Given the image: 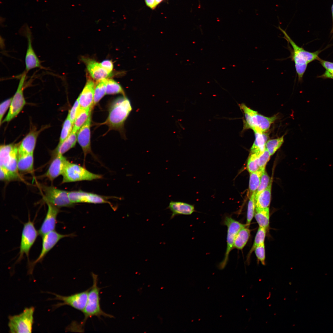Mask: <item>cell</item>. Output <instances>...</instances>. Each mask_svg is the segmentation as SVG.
Masks as SVG:
<instances>
[{
  "label": "cell",
  "instance_id": "obj_1",
  "mask_svg": "<svg viewBox=\"0 0 333 333\" xmlns=\"http://www.w3.org/2000/svg\"><path fill=\"white\" fill-rule=\"evenodd\" d=\"M93 284L90 287L88 294L86 304L82 312L84 314V319L79 323H73L71 324L67 328L70 331L82 332L84 330V325L87 320L89 318L96 316L101 319L102 316L110 318L114 316L104 312L101 309L100 304V291L101 288L98 286V276L92 273Z\"/></svg>",
  "mask_w": 333,
  "mask_h": 333
},
{
  "label": "cell",
  "instance_id": "obj_2",
  "mask_svg": "<svg viewBox=\"0 0 333 333\" xmlns=\"http://www.w3.org/2000/svg\"><path fill=\"white\" fill-rule=\"evenodd\" d=\"M278 28L283 34L284 38L291 47L288 46L290 53L289 58L294 62L298 80L299 81H301L308 64L314 60H318L320 58L319 55L322 51L319 50L310 52L298 46L289 36L286 31L282 29L279 25Z\"/></svg>",
  "mask_w": 333,
  "mask_h": 333
},
{
  "label": "cell",
  "instance_id": "obj_3",
  "mask_svg": "<svg viewBox=\"0 0 333 333\" xmlns=\"http://www.w3.org/2000/svg\"><path fill=\"white\" fill-rule=\"evenodd\" d=\"M132 109L130 102L125 96L118 97L111 104L104 123L111 130L122 131L125 122Z\"/></svg>",
  "mask_w": 333,
  "mask_h": 333
},
{
  "label": "cell",
  "instance_id": "obj_4",
  "mask_svg": "<svg viewBox=\"0 0 333 333\" xmlns=\"http://www.w3.org/2000/svg\"><path fill=\"white\" fill-rule=\"evenodd\" d=\"M239 107L245 115L244 129H251L254 133L266 132L277 118V115L271 117L263 116L243 103L240 104Z\"/></svg>",
  "mask_w": 333,
  "mask_h": 333
},
{
  "label": "cell",
  "instance_id": "obj_5",
  "mask_svg": "<svg viewBox=\"0 0 333 333\" xmlns=\"http://www.w3.org/2000/svg\"><path fill=\"white\" fill-rule=\"evenodd\" d=\"M33 307L25 308L20 314L8 317L10 333H31L33 323Z\"/></svg>",
  "mask_w": 333,
  "mask_h": 333
},
{
  "label": "cell",
  "instance_id": "obj_6",
  "mask_svg": "<svg viewBox=\"0 0 333 333\" xmlns=\"http://www.w3.org/2000/svg\"><path fill=\"white\" fill-rule=\"evenodd\" d=\"M62 183L91 181L102 178L101 175L91 172L84 167L68 161L62 174Z\"/></svg>",
  "mask_w": 333,
  "mask_h": 333
},
{
  "label": "cell",
  "instance_id": "obj_7",
  "mask_svg": "<svg viewBox=\"0 0 333 333\" xmlns=\"http://www.w3.org/2000/svg\"><path fill=\"white\" fill-rule=\"evenodd\" d=\"M39 234L34 223L29 217L28 221L24 224L22 231L19 251L17 262H20L25 255L29 260L30 249Z\"/></svg>",
  "mask_w": 333,
  "mask_h": 333
},
{
  "label": "cell",
  "instance_id": "obj_8",
  "mask_svg": "<svg viewBox=\"0 0 333 333\" xmlns=\"http://www.w3.org/2000/svg\"><path fill=\"white\" fill-rule=\"evenodd\" d=\"M223 223L227 227V247L224 258L218 266L220 269H223L228 263L229 254L233 249L234 240L237 233L241 228L246 226V224H242L228 216L225 217Z\"/></svg>",
  "mask_w": 333,
  "mask_h": 333
},
{
  "label": "cell",
  "instance_id": "obj_9",
  "mask_svg": "<svg viewBox=\"0 0 333 333\" xmlns=\"http://www.w3.org/2000/svg\"><path fill=\"white\" fill-rule=\"evenodd\" d=\"M74 235L73 233L63 234L54 230L43 236H42V246L41 252L37 258L29 264V273H32L35 265L42 261L47 253L61 239L66 237L74 236Z\"/></svg>",
  "mask_w": 333,
  "mask_h": 333
},
{
  "label": "cell",
  "instance_id": "obj_10",
  "mask_svg": "<svg viewBox=\"0 0 333 333\" xmlns=\"http://www.w3.org/2000/svg\"><path fill=\"white\" fill-rule=\"evenodd\" d=\"M44 193V199L45 203L50 204L59 208L71 207L74 204L70 201L68 191L59 189L53 186H43Z\"/></svg>",
  "mask_w": 333,
  "mask_h": 333
},
{
  "label": "cell",
  "instance_id": "obj_11",
  "mask_svg": "<svg viewBox=\"0 0 333 333\" xmlns=\"http://www.w3.org/2000/svg\"><path fill=\"white\" fill-rule=\"evenodd\" d=\"M25 72L20 79L18 87L12 100L7 114L2 123L8 122L15 117L21 111L26 104L23 93L24 84L26 77Z\"/></svg>",
  "mask_w": 333,
  "mask_h": 333
},
{
  "label": "cell",
  "instance_id": "obj_12",
  "mask_svg": "<svg viewBox=\"0 0 333 333\" xmlns=\"http://www.w3.org/2000/svg\"><path fill=\"white\" fill-rule=\"evenodd\" d=\"M90 289V287L84 291L68 296H62L52 293H49L55 296V298L51 300H57L62 302L55 305L56 308L64 305H68L82 312L86 304Z\"/></svg>",
  "mask_w": 333,
  "mask_h": 333
},
{
  "label": "cell",
  "instance_id": "obj_13",
  "mask_svg": "<svg viewBox=\"0 0 333 333\" xmlns=\"http://www.w3.org/2000/svg\"><path fill=\"white\" fill-rule=\"evenodd\" d=\"M68 194L70 201L74 204L87 203L95 204L108 203L111 204L105 197L94 193L80 190L68 191Z\"/></svg>",
  "mask_w": 333,
  "mask_h": 333
},
{
  "label": "cell",
  "instance_id": "obj_14",
  "mask_svg": "<svg viewBox=\"0 0 333 333\" xmlns=\"http://www.w3.org/2000/svg\"><path fill=\"white\" fill-rule=\"evenodd\" d=\"M47 210L44 219L38 231L41 236L54 231L57 222V217L60 212V208L50 204H47Z\"/></svg>",
  "mask_w": 333,
  "mask_h": 333
},
{
  "label": "cell",
  "instance_id": "obj_15",
  "mask_svg": "<svg viewBox=\"0 0 333 333\" xmlns=\"http://www.w3.org/2000/svg\"><path fill=\"white\" fill-rule=\"evenodd\" d=\"M91 113L85 122L78 130L77 140L83 152L84 158L87 155L92 153L90 142Z\"/></svg>",
  "mask_w": 333,
  "mask_h": 333
},
{
  "label": "cell",
  "instance_id": "obj_16",
  "mask_svg": "<svg viewBox=\"0 0 333 333\" xmlns=\"http://www.w3.org/2000/svg\"><path fill=\"white\" fill-rule=\"evenodd\" d=\"M26 36L27 46L25 57V71L26 73L31 70L35 68L44 69L41 64V61L37 56L32 44L31 35L29 30L27 29Z\"/></svg>",
  "mask_w": 333,
  "mask_h": 333
},
{
  "label": "cell",
  "instance_id": "obj_17",
  "mask_svg": "<svg viewBox=\"0 0 333 333\" xmlns=\"http://www.w3.org/2000/svg\"><path fill=\"white\" fill-rule=\"evenodd\" d=\"M95 84L92 80L88 79L82 92L77 98L80 107L92 109L93 105Z\"/></svg>",
  "mask_w": 333,
  "mask_h": 333
},
{
  "label": "cell",
  "instance_id": "obj_18",
  "mask_svg": "<svg viewBox=\"0 0 333 333\" xmlns=\"http://www.w3.org/2000/svg\"><path fill=\"white\" fill-rule=\"evenodd\" d=\"M68 161L63 155H55L44 176L51 181L54 180L62 175Z\"/></svg>",
  "mask_w": 333,
  "mask_h": 333
},
{
  "label": "cell",
  "instance_id": "obj_19",
  "mask_svg": "<svg viewBox=\"0 0 333 333\" xmlns=\"http://www.w3.org/2000/svg\"><path fill=\"white\" fill-rule=\"evenodd\" d=\"M42 130L31 131L18 147V155L33 154L37 137Z\"/></svg>",
  "mask_w": 333,
  "mask_h": 333
},
{
  "label": "cell",
  "instance_id": "obj_20",
  "mask_svg": "<svg viewBox=\"0 0 333 333\" xmlns=\"http://www.w3.org/2000/svg\"><path fill=\"white\" fill-rule=\"evenodd\" d=\"M92 77L97 81L106 79L110 74L105 70L100 63L89 58L82 59Z\"/></svg>",
  "mask_w": 333,
  "mask_h": 333
},
{
  "label": "cell",
  "instance_id": "obj_21",
  "mask_svg": "<svg viewBox=\"0 0 333 333\" xmlns=\"http://www.w3.org/2000/svg\"><path fill=\"white\" fill-rule=\"evenodd\" d=\"M166 208L172 212L171 219L179 215H191L195 211L193 205L180 201H171Z\"/></svg>",
  "mask_w": 333,
  "mask_h": 333
},
{
  "label": "cell",
  "instance_id": "obj_22",
  "mask_svg": "<svg viewBox=\"0 0 333 333\" xmlns=\"http://www.w3.org/2000/svg\"><path fill=\"white\" fill-rule=\"evenodd\" d=\"M272 181V179L266 188L255 197V208L263 209L269 208L271 199Z\"/></svg>",
  "mask_w": 333,
  "mask_h": 333
},
{
  "label": "cell",
  "instance_id": "obj_23",
  "mask_svg": "<svg viewBox=\"0 0 333 333\" xmlns=\"http://www.w3.org/2000/svg\"><path fill=\"white\" fill-rule=\"evenodd\" d=\"M255 140L250 149V153H255L259 156L265 149L268 134L266 132H255Z\"/></svg>",
  "mask_w": 333,
  "mask_h": 333
},
{
  "label": "cell",
  "instance_id": "obj_24",
  "mask_svg": "<svg viewBox=\"0 0 333 333\" xmlns=\"http://www.w3.org/2000/svg\"><path fill=\"white\" fill-rule=\"evenodd\" d=\"M18 171L31 173L33 171V154L18 155Z\"/></svg>",
  "mask_w": 333,
  "mask_h": 333
},
{
  "label": "cell",
  "instance_id": "obj_25",
  "mask_svg": "<svg viewBox=\"0 0 333 333\" xmlns=\"http://www.w3.org/2000/svg\"><path fill=\"white\" fill-rule=\"evenodd\" d=\"M77 140L76 132L72 130L68 137L62 143L58 144L55 150V154L63 155L75 146Z\"/></svg>",
  "mask_w": 333,
  "mask_h": 333
},
{
  "label": "cell",
  "instance_id": "obj_26",
  "mask_svg": "<svg viewBox=\"0 0 333 333\" xmlns=\"http://www.w3.org/2000/svg\"><path fill=\"white\" fill-rule=\"evenodd\" d=\"M250 235L249 228L246 226L241 228L238 232L235 237L233 244V248L242 249L248 241Z\"/></svg>",
  "mask_w": 333,
  "mask_h": 333
},
{
  "label": "cell",
  "instance_id": "obj_27",
  "mask_svg": "<svg viewBox=\"0 0 333 333\" xmlns=\"http://www.w3.org/2000/svg\"><path fill=\"white\" fill-rule=\"evenodd\" d=\"M254 217L259 227L268 228L269 223V208L263 209H255Z\"/></svg>",
  "mask_w": 333,
  "mask_h": 333
},
{
  "label": "cell",
  "instance_id": "obj_28",
  "mask_svg": "<svg viewBox=\"0 0 333 333\" xmlns=\"http://www.w3.org/2000/svg\"><path fill=\"white\" fill-rule=\"evenodd\" d=\"M18 146L14 144L1 145L0 166L4 167L13 153L18 149Z\"/></svg>",
  "mask_w": 333,
  "mask_h": 333
},
{
  "label": "cell",
  "instance_id": "obj_29",
  "mask_svg": "<svg viewBox=\"0 0 333 333\" xmlns=\"http://www.w3.org/2000/svg\"><path fill=\"white\" fill-rule=\"evenodd\" d=\"M91 109H84L79 108L73 124L72 130L76 132L87 120Z\"/></svg>",
  "mask_w": 333,
  "mask_h": 333
},
{
  "label": "cell",
  "instance_id": "obj_30",
  "mask_svg": "<svg viewBox=\"0 0 333 333\" xmlns=\"http://www.w3.org/2000/svg\"><path fill=\"white\" fill-rule=\"evenodd\" d=\"M265 170V169L259 168L257 171L250 173L249 188L251 195L257 189L260 184L261 175Z\"/></svg>",
  "mask_w": 333,
  "mask_h": 333
},
{
  "label": "cell",
  "instance_id": "obj_31",
  "mask_svg": "<svg viewBox=\"0 0 333 333\" xmlns=\"http://www.w3.org/2000/svg\"><path fill=\"white\" fill-rule=\"evenodd\" d=\"M266 230L264 228L259 227L256 234L254 240L251 248L249 251L247 257V262L249 263L250 258L252 252L256 247L259 245L264 243L266 234Z\"/></svg>",
  "mask_w": 333,
  "mask_h": 333
},
{
  "label": "cell",
  "instance_id": "obj_32",
  "mask_svg": "<svg viewBox=\"0 0 333 333\" xmlns=\"http://www.w3.org/2000/svg\"><path fill=\"white\" fill-rule=\"evenodd\" d=\"M121 94L125 96L123 88L117 82L112 79H107L106 84V94L113 95Z\"/></svg>",
  "mask_w": 333,
  "mask_h": 333
},
{
  "label": "cell",
  "instance_id": "obj_33",
  "mask_svg": "<svg viewBox=\"0 0 333 333\" xmlns=\"http://www.w3.org/2000/svg\"><path fill=\"white\" fill-rule=\"evenodd\" d=\"M107 78L98 81L95 88L93 105H96L106 94V84Z\"/></svg>",
  "mask_w": 333,
  "mask_h": 333
},
{
  "label": "cell",
  "instance_id": "obj_34",
  "mask_svg": "<svg viewBox=\"0 0 333 333\" xmlns=\"http://www.w3.org/2000/svg\"><path fill=\"white\" fill-rule=\"evenodd\" d=\"M283 142V136L278 138L269 140L266 142L265 148L270 155H272L280 148Z\"/></svg>",
  "mask_w": 333,
  "mask_h": 333
},
{
  "label": "cell",
  "instance_id": "obj_35",
  "mask_svg": "<svg viewBox=\"0 0 333 333\" xmlns=\"http://www.w3.org/2000/svg\"><path fill=\"white\" fill-rule=\"evenodd\" d=\"M255 192H254L250 195L248 203L246 224V226L248 228H249L254 215L255 209Z\"/></svg>",
  "mask_w": 333,
  "mask_h": 333
},
{
  "label": "cell",
  "instance_id": "obj_36",
  "mask_svg": "<svg viewBox=\"0 0 333 333\" xmlns=\"http://www.w3.org/2000/svg\"><path fill=\"white\" fill-rule=\"evenodd\" d=\"M73 125L68 115L63 125L58 144L62 143L70 134Z\"/></svg>",
  "mask_w": 333,
  "mask_h": 333
},
{
  "label": "cell",
  "instance_id": "obj_37",
  "mask_svg": "<svg viewBox=\"0 0 333 333\" xmlns=\"http://www.w3.org/2000/svg\"><path fill=\"white\" fill-rule=\"evenodd\" d=\"M318 60L326 69L324 73L318 77L324 79H333V62L324 60L320 58Z\"/></svg>",
  "mask_w": 333,
  "mask_h": 333
},
{
  "label": "cell",
  "instance_id": "obj_38",
  "mask_svg": "<svg viewBox=\"0 0 333 333\" xmlns=\"http://www.w3.org/2000/svg\"><path fill=\"white\" fill-rule=\"evenodd\" d=\"M258 156L256 154L250 153L247 164V169L250 173L255 171L259 168L258 164Z\"/></svg>",
  "mask_w": 333,
  "mask_h": 333
},
{
  "label": "cell",
  "instance_id": "obj_39",
  "mask_svg": "<svg viewBox=\"0 0 333 333\" xmlns=\"http://www.w3.org/2000/svg\"><path fill=\"white\" fill-rule=\"evenodd\" d=\"M271 180L265 170L263 171L261 176L260 185L255 192V197L261 192L265 190L268 186Z\"/></svg>",
  "mask_w": 333,
  "mask_h": 333
},
{
  "label": "cell",
  "instance_id": "obj_40",
  "mask_svg": "<svg viewBox=\"0 0 333 333\" xmlns=\"http://www.w3.org/2000/svg\"><path fill=\"white\" fill-rule=\"evenodd\" d=\"M254 251L258 261H260L263 265H265V256L264 243H262L257 246Z\"/></svg>",
  "mask_w": 333,
  "mask_h": 333
},
{
  "label": "cell",
  "instance_id": "obj_41",
  "mask_svg": "<svg viewBox=\"0 0 333 333\" xmlns=\"http://www.w3.org/2000/svg\"><path fill=\"white\" fill-rule=\"evenodd\" d=\"M270 155L265 148L263 153L258 157V164L259 168L265 169L267 162L269 161Z\"/></svg>",
  "mask_w": 333,
  "mask_h": 333
},
{
  "label": "cell",
  "instance_id": "obj_42",
  "mask_svg": "<svg viewBox=\"0 0 333 333\" xmlns=\"http://www.w3.org/2000/svg\"><path fill=\"white\" fill-rule=\"evenodd\" d=\"M0 179L1 180L5 181L17 179L5 168L1 166H0Z\"/></svg>",
  "mask_w": 333,
  "mask_h": 333
},
{
  "label": "cell",
  "instance_id": "obj_43",
  "mask_svg": "<svg viewBox=\"0 0 333 333\" xmlns=\"http://www.w3.org/2000/svg\"><path fill=\"white\" fill-rule=\"evenodd\" d=\"M12 97L7 99L2 102L0 105V124L1 125L2 119L7 109L10 107Z\"/></svg>",
  "mask_w": 333,
  "mask_h": 333
},
{
  "label": "cell",
  "instance_id": "obj_44",
  "mask_svg": "<svg viewBox=\"0 0 333 333\" xmlns=\"http://www.w3.org/2000/svg\"><path fill=\"white\" fill-rule=\"evenodd\" d=\"M79 108V104L77 99L69 112L68 115L73 125Z\"/></svg>",
  "mask_w": 333,
  "mask_h": 333
},
{
  "label": "cell",
  "instance_id": "obj_45",
  "mask_svg": "<svg viewBox=\"0 0 333 333\" xmlns=\"http://www.w3.org/2000/svg\"><path fill=\"white\" fill-rule=\"evenodd\" d=\"M102 66L109 73H111L112 71L113 66L112 62L110 60H106L103 61L101 63Z\"/></svg>",
  "mask_w": 333,
  "mask_h": 333
},
{
  "label": "cell",
  "instance_id": "obj_46",
  "mask_svg": "<svg viewBox=\"0 0 333 333\" xmlns=\"http://www.w3.org/2000/svg\"><path fill=\"white\" fill-rule=\"evenodd\" d=\"M146 5L152 9H154L156 6L155 0H145Z\"/></svg>",
  "mask_w": 333,
  "mask_h": 333
},
{
  "label": "cell",
  "instance_id": "obj_47",
  "mask_svg": "<svg viewBox=\"0 0 333 333\" xmlns=\"http://www.w3.org/2000/svg\"><path fill=\"white\" fill-rule=\"evenodd\" d=\"M331 12H332V19H333V25H332V29H331V33H332V34L333 35V4L332 5V6H331Z\"/></svg>",
  "mask_w": 333,
  "mask_h": 333
},
{
  "label": "cell",
  "instance_id": "obj_48",
  "mask_svg": "<svg viewBox=\"0 0 333 333\" xmlns=\"http://www.w3.org/2000/svg\"><path fill=\"white\" fill-rule=\"evenodd\" d=\"M162 0H155L156 4V6H157L159 3L161 2Z\"/></svg>",
  "mask_w": 333,
  "mask_h": 333
}]
</instances>
